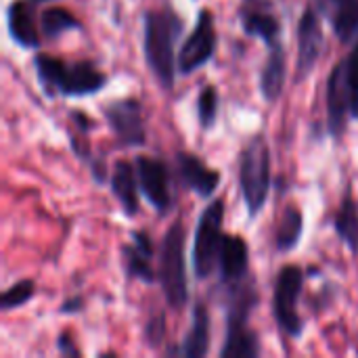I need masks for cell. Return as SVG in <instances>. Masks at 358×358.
Returning a JSON list of instances; mask_svg holds the SVG:
<instances>
[{
  "mask_svg": "<svg viewBox=\"0 0 358 358\" xmlns=\"http://www.w3.org/2000/svg\"><path fill=\"white\" fill-rule=\"evenodd\" d=\"M182 31L180 17L170 8H151L145 13V57L151 73L164 90L174 88L176 55L174 46Z\"/></svg>",
  "mask_w": 358,
  "mask_h": 358,
  "instance_id": "cell-1",
  "label": "cell"
},
{
  "mask_svg": "<svg viewBox=\"0 0 358 358\" xmlns=\"http://www.w3.org/2000/svg\"><path fill=\"white\" fill-rule=\"evenodd\" d=\"M38 82L48 96H84L94 94L107 84L103 71H99L90 61H63L50 55H38L34 59Z\"/></svg>",
  "mask_w": 358,
  "mask_h": 358,
  "instance_id": "cell-2",
  "label": "cell"
},
{
  "mask_svg": "<svg viewBox=\"0 0 358 358\" xmlns=\"http://www.w3.org/2000/svg\"><path fill=\"white\" fill-rule=\"evenodd\" d=\"M229 319H227V340L220 350L222 358H256L260 355L258 336L248 329L250 313L256 306L254 281L245 279L235 287H229Z\"/></svg>",
  "mask_w": 358,
  "mask_h": 358,
  "instance_id": "cell-3",
  "label": "cell"
},
{
  "mask_svg": "<svg viewBox=\"0 0 358 358\" xmlns=\"http://www.w3.org/2000/svg\"><path fill=\"white\" fill-rule=\"evenodd\" d=\"M239 185L250 218H256L271 191V149L264 136H254L241 153Z\"/></svg>",
  "mask_w": 358,
  "mask_h": 358,
  "instance_id": "cell-4",
  "label": "cell"
},
{
  "mask_svg": "<svg viewBox=\"0 0 358 358\" xmlns=\"http://www.w3.org/2000/svg\"><path fill=\"white\" fill-rule=\"evenodd\" d=\"M166 302L172 310H182L187 304V273H185V229L182 222H174L164 235L159 250V273Z\"/></svg>",
  "mask_w": 358,
  "mask_h": 358,
  "instance_id": "cell-5",
  "label": "cell"
},
{
  "mask_svg": "<svg viewBox=\"0 0 358 358\" xmlns=\"http://www.w3.org/2000/svg\"><path fill=\"white\" fill-rule=\"evenodd\" d=\"M222 222H224V201L218 199L206 208V212L197 222L195 243H193V268L197 279L212 277L218 266L220 248L224 239Z\"/></svg>",
  "mask_w": 358,
  "mask_h": 358,
  "instance_id": "cell-6",
  "label": "cell"
},
{
  "mask_svg": "<svg viewBox=\"0 0 358 358\" xmlns=\"http://www.w3.org/2000/svg\"><path fill=\"white\" fill-rule=\"evenodd\" d=\"M304 285V273L300 266H283L277 283H275V296H273V315L279 323V327L289 338H300L304 331V323L298 315V298Z\"/></svg>",
  "mask_w": 358,
  "mask_h": 358,
  "instance_id": "cell-7",
  "label": "cell"
},
{
  "mask_svg": "<svg viewBox=\"0 0 358 358\" xmlns=\"http://www.w3.org/2000/svg\"><path fill=\"white\" fill-rule=\"evenodd\" d=\"M216 50V29L214 17L210 10H201L195 23V29L187 36L178 52V71L189 76L201 65H206Z\"/></svg>",
  "mask_w": 358,
  "mask_h": 358,
  "instance_id": "cell-8",
  "label": "cell"
},
{
  "mask_svg": "<svg viewBox=\"0 0 358 358\" xmlns=\"http://www.w3.org/2000/svg\"><path fill=\"white\" fill-rule=\"evenodd\" d=\"M103 113L122 145H128V147L145 145L147 130L143 124V109L136 99L113 101L103 109Z\"/></svg>",
  "mask_w": 358,
  "mask_h": 358,
  "instance_id": "cell-9",
  "label": "cell"
},
{
  "mask_svg": "<svg viewBox=\"0 0 358 358\" xmlns=\"http://www.w3.org/2000/svg\"><path fill=\"white\" fill-rule=\"evenodd\" d=\"M136 176H138V185H141V191L147 197V201L159 214H166L172 203L166 164L162 159L141 155L136 159Z\"/></svg>",
  "mask_w": 358,
  "mask_h": 358,
  "instance_id": "cell-10",
  "label": "cell"
},
{
  "mask_svg": "<svg viewBox=\"0 0 358 358\" xmlns=\"http://www.w3.org/2000/svg\"><path fill=\"white\" fill-rule=\"evenodd\" d=\"M350 115V99L346 86V61L342 59L331 69L327 82V128L331 136H342L346 130V117Z\"/></svg>",
  "mask_w": 358,
  "mask_h": 358,
  "instance_id": "cell-11",
  "label": "cell"
},
{
  "mask_svg": "<svg viewBox=\"0 0 358 358\" xmlns=\"http://www.w3.org/2000/svg\"><path fill=\"white\" fill-rule=\"evenodd\" d=\"M323 50V29L319 15L308 6L298 23V76L306 78Z\"/></svg>",
  "mask_w": 358,
  "mask_h": 358,
  "instance_id": "cell-12",
  "label": "cell"
},
{
  "mask_svg": "<svg viewBox=\"0 0 358 358\" xmlns=\"http://www.w3.org/2000/svg\"><path fill=\"white\" fill-rule=\"evenodd\" d=\"M220 281L224 287H235L241 281L248 279L250 268V250L243 237L239 235H224L222 248H220Z\"/></svg>",
  "mask_w": 358,
  "mask_h": 358,
  "instance_id": "cell-13",
  "label": "cell"
},
{
  "mask_svg": "<svg viewBox=\"0 0 358 358\" xmlns=\"http://www.w3.org/2000/svg\"><path fill=\"white\" fill-rule=\"evenodd\" d=\"M176 170H178L182 185L193 189L201 197H210L220 182V172L208 168L193 153H178L176 155Z\"/></svg>",
  "mask_w": 358,
  "mask_h": 358,
  "instance_id": "cell-14",
  "label": "cell"
},
{
  "mask_svg": "<svg viewBox=\"0 0 358 358\" xmlns=\"http://www.w3.org/2000/svg\"><path fill=\"white\" fill-rule=\"evenodd\" d=\"M151 256H153V243L147 233L136 231L132 233V243L122 248V258H124V268L130 277L143 281V283H153L155 275L151 268Z\"/></svg>",
  "mask_w": 358,
  "mask_h": 358,
  "instance_id": "cell-15",
  "label": "cell"
},
{
  "mask_svg": "<svg viewBox=\"0 0 358 358\" xmlns=\"http://www.w3.org/2000/svg\"><path fill=\"white\" fill-rule=\"evenodd\" d=\"M6 27L15 44L23 48H36L40 44L36 23H34V6L29 0H13L8 4Z\"/></svg>",
  "mask_w": 358,
  "mask_h": 358,
  "instance_id": "cell-16",
  "label": "cell"
},
{
  "mask_svg": "<svg viewBox=\"0 0 358 358\" xmlns=\"http://www.w3.org/2000/svg\"><path fill=\"white\" fill-rule=\"evenodd\" d=\"M136 174H134V166L126 159H120L113 166V174H111V191L115 195V199L120 201L122 210L126 216H136L138 214V185H136Z\"/></svg>",
  "mask_w": 358,
  "mask_h": 358,
  "instance_id": "cell-17",
  "label": "cell"
},
{
  "mask_svg": "<svg viewBox=\"0 0 358 358\" xmlns=\"http://www.w3.org/2000/svg\"><path fill=\"white\" fill-rule=\"evenodd\" d=\"M336 36L350 42L358 36V0H321Z\"/></svg>",
  "mask_w": 358,
  "mask_h": 358,
  "instance_id": "cell-18",
  "label": "cell"
},
{
  "mask_svg": "<svg viewBox=\"0 0 358 358\" xmlns=\"http://www.w3.org/2000/svg\"><path fill=\"white\" fill-rule=\"evenodd\" d=\"M210 350V315L203 304H197L193 310V323L185 336L180 355L187 358H203Z\"/></svg>",
  "mask_w": 358,
  "mask_h": 358,
  "instance_id": "cell-19",
  "label": "cell"
},
{
  "mask_svg": "<svg viewBox=\"0 0 358 358\" xmlns=\"http://www.w3.org/2000/svg\"><path fill=\"white\" fill-rule=\"evenodd\" d=\"M283 84H285V52H283V46L279 42V44L271 46L268 61H266L262 76H260V88H262L264 99L277 101L281 96Z\"/></svg>",
  "mask_w": 358,
  "mask_h": 358,
  "instance_id": "cell-20",
  "label": "cell"
},
{
  "mask_svg": "<svg viewBox=\"0 0 358 358\" xmlns=\"http://www.w3.org/2000/svg\"><path fill=\"white\" fill-rule=\"evenodd\" d=\"M241 25L245 29L248 36H256L262 38L266 42V46H275L279 44V36H281V25L277 21V17H273L266 10H241Z\"/></svg>",
  "mask_w": 358,
  "mask_h": 358,
  "instance_id": "cell-21",
  "label": "cell"
},
{
  "mask_svg": "<svg viewBox=\"0 0 358 358\" xmlns=\"http://www.w3.org/2000/svg\"><path fill=\"white\" fill-rule=\"evenodd\" d=\"M304 229V218L298 208L289 206L283 214V220L277 231V250L279 252H289L298 245L300 235Z\"/></svg>",
  "mask_w": 358,
  "mask_h": 358,
  "instance_id": "cell-22",
  "label": "cell"
},
{
  "mask_svg": "<svg viewBox=\"0 0 358 358\" xmlns=\"http://www.w3.org/2000/svg\"><path fill=\"white\" fill-rule=\"evenodd\" d=\"M40 27H42V34H44L48 40H55V38H59V36L65 34V31L80 29V21H78L69 10L59 8V6H52V8H46V10L42 13Z\"/></svg>",
  "mask_w": 358,
  "mask_h": 358,
  "instance_id": "cell-23",
  "label": "cell"
},
{
  "mask_svg": "<svg viewBox=\"0 0 358 358\" xmlns=\"http://www.w3.org/2000/svg\"><path fill=\"white\" fill-rule=\"evenodd\" d=\"M36 294V283L31 279H23L15 285H10L2 298H0V308L2 310H13V308H19L23 304H27Z\"/></svg>",
  "mask_w": 358,
  "mask_h": 358,
  "instance_id": "cell-24",
  "label": "cell"
},
{
  "mask_svg": "<svg viewBox=\"0 0 358 358\" xmlns=\"http://www.w3.org/2000/svg\"><path fill=\"white\" fill-rule=\"evenodd\" d=\"M346 61V86H348V99H350V115L358 120V36L355 38V46L348 52Z\"/></svg>",
  "mask_w": 358,
  "mask_h": 358,
  "instance_id": "cell-25",
  "label": "cell"
},
{
  "mask_svg": "<svg viewBox=\"0 0 358 358\" xmlns=\"http://www.w3.org/2000/svg\"><path fill=\"white\" fill-rule=\"evenodd\" d=\"M197 115H199L201 128L210 130L214 126L216 115H218V94H216V88L214 86H206L199 92V99H197Z\"/></svg>",
  "mask_w": 358,
  "mask_h": 358,
  "instance_id": "cell-26",
  "label": "cell"
},
{
  "mask_svg": "<svg viewBox=\"0 0 358 358\" xmlns=\"http://www.w3.org/2000/svg\"><path fill=\"white\" fill-rule=\"evenodd\" d=\"M164 338H166V319L159 313V315H155V317L149 319V323L145 327V342L151 348H157L164 342Z\"/></svg>",
  "mask_w": 358,
  "mask_h": 358,
  "instance_id": "cell-27",
  "label": "cell"
},
{
  "mask_svg": "<svg viewBox=\"0 0 358 358\" xmlns=\"http://www.w3.org/2000/svg\"><path fill=\"white\" fill-rule=\"evenodd\" d=\"M69 115H71L73 122H78V128H80L82 132H88V130L92 128V120H90L88 115H84V113H80V111H71Z\"/></svg>",
  "mask_w": 358,
  "mask_h": 358,
  "instance_id": "cell-28",
  "label": "cell"
},
{
  "mask_svg": "<svg viewBox=\"0 0 358 358\" xmlns=\"http://www.w3.org/2000/svg\"><path fill=\"white\" fill-rule=\"evenodd\" d=\"M57 346H59V350H61L63 355H71V357H78V350H76V348L71 346V342H69V336H67V334H63V336L59 338Z\"/></svg>",
  "mask_w": 358,
  "mask_h": 358,
  "instance_id": "cell-29",
  "label": "cell"
},
{
  "mask_svg": "<svg viewBox=\"0 0 358 358\" xmlns=\"http://www.w3.org/2000/svg\"><path fill=\"white\" fill-rule=\"evenodd\" d=\"M82 298H73V300H69V302H65L63 306H61V313H78L80 308H82Z\"/></svg>",
  "mask_w": 358,
  "mask_h": 358,
  "instance_id": "cell-30",
  "label": "cell"
},
{
  "mask_svg": "<svg viewBox=\"0 0 358 358\" xmlns=\"http://www.w3.org/2000/svg\"><path fill=\"white\" fill-rule=\"evenodd\" d=\"M350 250H352V254H358V237H357V241L350 245Z\"/></svg>",
  "mask_w": 358,
  "mask_h": 358,
  "instance_id": "cell-31",
  "label": "cell"
},
{
  "mask_svg": "<svg viewBox=\"0 0 358 358\" xmlns=\"http://www.w3.org/2000/svg\"><path fill=\"white\" fill-rule=\"evenodd\" d=\"M34 2H46V0H34Z\"/></svg>",
  "mask_w": 358,
  "mask_h": 358,
  "instance_id": "cell-32",
  "label": "cell"
}]
</instances>
